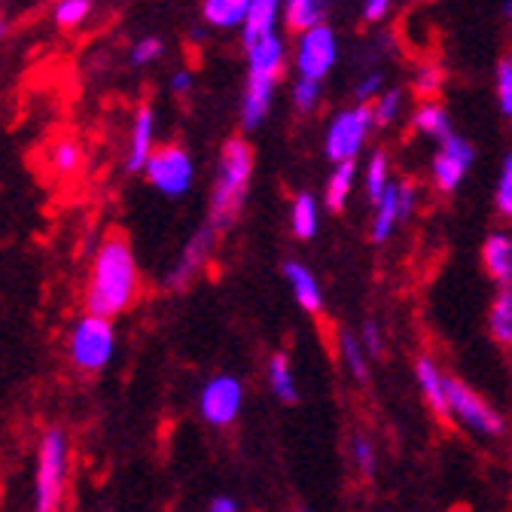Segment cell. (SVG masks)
Listing matches in <instances>:
<instances>
[{
	"label": "cell",
	"instance_id": "obj_1",
	"mask_svg": "<svg viewBox=\"0 0 512 512\" xmlns=\"http://www.w3.org/2000/svg\"><path fill=\"white\" fill-rule=\"evenodd\" d=\"M141 296V272L135 250L125 235H110L98 244L92 256V269L86 281V314L113 320L116 314H125Z\"/></svg>",
	"mask_w": 512,
	"mask_h": 512
},
{
	"label": "cell",
	"instance_id": "obj_2",
	"mask_svg": "<svg viewBox=\"0 0 512 512\" xmlns=\"http://www.w3.org/2000/svg\"><path fill=\"white\" fill-rule=\"evenodd\" d=\"M253 177V150L244 138H229L217 156L214 186H211V226L217 232L229 229L247 199Z\"/></svg>",
	"mask_w": 512,
	"mask_h": 512
},
{
	"label": "cell",
	"instance_id": "obj_3",
	"mask_svg": "<svg viewBox=\"0 0 512 512\" xmlns=\"http://www.w3.org/2000/svg\"><path fill=\"white\" fill-rule=\"evenodd\" d=\"M71 445L58 427L46 430L37 445V470H34V512H61L64 485H68Z\"/></svg>",
	"mask_w": 512,
	"mask_h": 512
},
{
	"label": "cell",
	"instance_id": "obj_4",
	"mask_svg": "<svg viewBox=\"0 0 512 512\" xmlns=\"http://www.w3.org/2000/svg\"><path fill=\"white\" fill-rule=\"evenodd\" d=\"M113 351H116V333H113L110 320L95 317V314H83L71 327L68 357L80 372L95 375V372L107 369V363L113 360Z\"/></svg>",
	"mask_w": 512,
	"mask_h": 512
},
{
	"label": "cell",
	"instance_id": "obj_5",
	"mask_svg": "<svg viewBox=\"0 0 512 512\" xmlns=\"http://www.w3.org/2000/svg\"><path fill=\"white\" fill-rule=\"evenodd\" d=\"M336 61H339V37L327 22L296 34V49H293L296 77L324 83L330 77V71L336 68Z\"/></svg>",
	"mask_w": 512,
	"mask_h": 512
},
{
	"label": "cell",
	"instance_id": "obj_6",
	"mask_svg": "<svg viewBox=\"0 0 512 512\" xmlns=\"http://www.w3.org/2000/svg\"><path fill=\"white\" fill-rule=\"evenodd\" d=\"M372 128V107L369 104H357V107H345L339 110L324 135V153L330 162L342 165V162H354L357 153L366 144V135Z\"/></svg>",
	"mask_w": 512,
	"mask_h": 512
},
{
	"label": "cell",
	"instance_id": "obj_7",
	"mask_svg": "<svg viewBox=\"0 0 512 512\" xmlns=\"http://www.w3.org/2000/svg\"><path fill=\"white\" fill-rule=\"evenodd\" d=\"M144 174L150 186H156L162 196L180 199L189 192L192 180H196V165H192V156L180 144H156Z\"/></svg>",
	"mask_w": 512,
	"mask_h": 512
},
{
	"label": "cell",
	"instance_id": "obj_8",
	"mask_svg": "<svg viewBox=\"0 0 512 512\" xmlns=\"http://www.w3.org/2000/svg\"><path fill=\"white\" fill-rule=\"evenodd\" d=\"M445 397H448V412H452L461 424L482 436H500L503 433V418L476 394L464 381L445 378Z\"/></svg>",
	"mask_w": 512,
	"mask_h": 512
},
{
	"label": "cell",
	"instance_id": "obj_9",
	"mask_svg": "<svg viewBox=\"0 0 512 512\" xmlns=\"http://www.w3.org/2000/svg\"><path fill=\"white\" fill-rule=\"evenodd\" d=\"M244 384L235 375H214L199 397V412L211 427H229L241 415Z\"/></svg>",
	"mask_w": 512,
	"mask_h": 512
},
{
	"label": "cell",
	"instance_id": "obj_10",
	"mask_svg": "<svg viewBox=\"0 0 512 512\" xmlns=\"http://www.w3.org/2000/svg\"><path fill=\"white\" fill-rule=\"evenodd\" d=\"M473 159H476V150L470 141H464L461 135H448L430 162L433 186L439 192H455L461 186V180L467 177V171L473 168Z\"/></svg>",
	"mask_w": 512,
	"mask_h": 512
},
{
	"label": "cell",
	"instance_id": "obj_11",
	"mask_svg": "<svg viewBox=\"0 0 512 512\" xmlns=\"http://www.w3.org/2000/svg\"><path fill=\"white\" fill-rule=\"evenodd\" d=\"M217 238H220V232H217L211 223L202 226L196 235H192V238L186 241V247L180 250L177 263L171 266V272H168V278H165V287H168V290H186V287L192 284V278H196V275L208 266Z\"/></svg>",
	"mask_w": 512,
	"mask_h": 512
},
{
	"label": "cell",
	"instance_id": "obj_12",
	"mask_svg": "<svg viewBox=\"0 0 512 512\" xmlns=\"http://www.w3.org/2000/svg\"><path fill=\"white\" fill-rule=\"evenodd\" d=\"M156 150V107L141 104L132 116V132H128V147H125V171H144L147 159Z\"/></svg>",
	"mask_w": 512,
	"mask_h": 512
},
{
	"label": "cell",
	"instance_id": "obj_13",
	"mask_svg": "<svg viewBox=\"0 0 512 512\" xmlns=\"http://www.w3.org/2000/svg\"><path fill=\"white\" fill-rule=\"evenodd\" d=\"M244 58H247V74L250 77L281 80V74L287 68V43H284L281 31L247 43L244 46Z\"/></svg>",
	"mask_w": 512,
	"mask_h": 512
},
{
	"label": "cell",
	"instance_id": "obj_14",
	"mask_svg": "<svg viewBox=\"0 0 512 512\" xmlns=\"http://www.w3.org/2000/svg\"><path fill=\"white\" fill-rule=\"evenodd\" d=\"M275 89H278V80H266V77H250L244 80V92H241V125L247 128H260L263 119L269 116L272 110V101H275Z\"/></svg>",
	"mask_w": 512,
	"mask_h": 512
},
{
	"label": "cell",
	"instance_id": "obj_15",
	"mask_svg": "<svg viewBox=\"0 0 512 512\" xmlns=\"http://www.w3.org/2000/svg\"><path fill=\"white\" fill-rule=\"evenodd\" d=\"M281 13H284V0H250L247 4V19L241 28V46L278 34L281 25Z\"/></svg>",
	"mask_w": 512,
	"mask_h": 512
},
{
	"label": "cell",
	"instance_id": "obj_16",
	"mask_svg": "<svg viewBox=\"0 0 512 512\" xmlns=\"http://www.w3.org/2000/svg\"><path fill=\"white\" fill-rule=\"evenodd\" d=\"M482 266L494 284L503 290L512 287V235L506 232H491L482 247Z\"/></svg>",
	"mask_w": 512,
	"mask_h": 512
},
{
	"label": "cell",
	"instance_id": "obj_17",
	"mask_svg": "<svg viewBox=\"0 0 512 512\" xmlns=\"http://www.w3.org/2000/svg\"><path fill=\"white\" fill-rule=\"evenodd\" d=\"M327 10H330V0H284L281 25L290 34H302V31H311L317 25H324L327 22Z\"/></svg>",
	"mask_w": 512,
	"mask_h": 512
},
{
	"label": "cell",
	"instance_id": "obj_18",
	"mask_svg": "<svg viewBox=\"0 0 512 512\" xmlns=\"http://www.w3.org/2000/svg\"><path fill=\"white\" fill-rule=\"evenodd\" d=\"M415 375H418L421 394L430 403L433 415L436 418H448V415H452V412H448V397H445V375L439 372V366L430 357H421L415 363Z\"/></svg>",
	"mask_w": 512,
	"mask_h": 512
},
{
	"label": "cell",
	"instance_id": "obj_19",
	"mask_svg": "<svg viewBox=\"0 0 512 512\" xmlns=\"http://www.w3.org/2000/svg\"><path fill=\"white\" fill-rule=\"evenodd\" d=\"M400 220H403V217H400V183L391 180L388 189H384V196H381L378 205H375V217H372V229H369L372 241H375V244L388 241Z\"/></svg>",
	"mask_w": 512,
	"mask_h": 512
},
{
	"label": "cell",
	"instance_id": "obj_20",
	"mask_svg": "<svg viewBox=\"0 0 512 512\" xmlns=\"http://www.w3.org/2000/svg\"><path fill=\"white\" fill-rule=\"evenodd\" d=\"M250 0H202V19L217 31H241Z\"/></svg>",
	"mask_w": 512,
	"mask_h": 512
},
{
	"label": "cell",
	"instance_id": "obj_21",
	"mask_svg": "<svg viewBox=\"0 0 512 512\" xmlns=\"http://www.w3.org/2000/svg\"><path fill=\"white\" fill-rule=\"evenodd\" d=\"M284 275H287L290 290H293V296H296V302H299V308H302V311L317 314L320 308H324V296H320L317 278H314L302 263L290 260V263L284 266Z\"/></svg>",
	"mask_w": 512,
	"mask_h": 512
},
{
	"label": "cell",
	"instance_id": "obj_22",
	"mask_svg": "<svg viewBox=\"0 0 512 512\" xmlns=\"http://www.w3.org/2000/svg\"><path fill=\"white\" fill-rule=\"evenodd\" d=\"M412 128L418 135L442 144L448 135H452V119H448V110L439 101H421L412 113Z\"/></svg>",
	"mask_w": 512,
	"mask_h": 512
},
{
	"label": "cell",
	"instance_id": "obj_23",
	"mask_svg": "<svg viewBox=\"0 0 512 512\" xmlns=\"http://www.w3.org/2000/svg\"><path fill=\"white\" fill-rule=\"evenodd\" d=\"M488 330L497 345L512 348V287H506L494 296L491 314H488Z\"/></svg>",
	"mask_w": 512,
	"mask_h": 512
},
{
	"label": "cell",
	"instance_id": "obj_24",
	"mask_svg": "<svg viewBox=\"0 0 512 512\" xmlns=\"http://www.w3.org/2000/svg\"><path fill=\"white\" fill-rule=\"evenodd\" d=\"M354 177H357V165L354 162H342L333 168L330 180H327V189H324V205L330 211H342L348 205V196H351V189H354Z\"/></svg>",
	"mask_w": 512,
	"mask_h": 512
},
{
	"label": "cell",
	"instance_id": "obj_25",
	"mask_svg": "<svg viewBox=\"0 0 512 512\" xmlns=\"http://www.w3.org/2000/svg\"><path fill=\"white\" fill-rule=\"evenodd\" d=\"M46 165H49L52 174H58V177H71V174H77L80 165H83V150H80V144H77L74 138H61V141H55V144L46 150Z\"/></svg>",
	"mask_w": 512,
	"mask_h": 512
},
{
	"label": "cell",
	"instance_id": "obj_26",
	"mask_svg": "<svg viewBox=\"0 0 512 512\" xmlns=\"http://www.w3.org/2000/svg\"><path fill=\"white\" fill-rule=\"evenodd\" d=\"M290 229L299 241H308L317 235V202L308 196V192L296 196L290 205Z\"/></svg>",
	"mask_w": 512,
	"mask_h": 512
},
{
	"label": "cell",
	"instance_id": "obj_27",
	"mask_svg": "<svg viewBox=\"0 0 512 512\" xmlns=\"http://www.w3.org/2000/svg\"><path fill=\"white\" fill-rule=\"evenodd\" d=\"M269 388L272 394L281 400V403H296V381H293V369L287 363V357L278 351L272 360H269Z\"/></svg>",
	"mask_w": 512,
	"mask_h": 512
},
{
	"label": "cell",
	"instance_id": "obj_28",
	"mask_svg": "<svg viewBox=\"0 0 512 512\" xmlns=\"http://www.w3.org/2000/svg\"><path fill=\"white\" fill-rule=\"evenodd\" d=\"M391 183V171H388V156L381 150H375L366 162V199L372 205H378V199L384 196V189Z\"/></svg>",
	"mask_w": 512,
	"mask_h": 512
},
{
	"label": "cell",
	"instance_id": "obj_29",
	"mask_svg": "<svg viewBox=\"0 0 512 512\" xmlns=\"http://www.w3.org/2000/svg\"><path fill=\"white\" fill-rule=\"evenodd\" d=\"M92 16V0H55L52 7V22L64 31L80 28Z\"/></svg>",
	"mask_w": 512,
	"mask_h": 512
},
{
	"label": "cell",
	"instance_id": "obj_30",
	"mask_svg": "<svg viewBox=\"0 0 512 512\" xmlns=\"http://www.w3.org/2000/svg\"><path fill=\"white\" fill-rule=\"evenodd\" d=\"M442 86H445V68H442V64H436V61L418 64V71H415V77H412L415 95H421L424 101H433V95H439Z\"/></svg>",
	"mask_w": 512,
	"mask_h": 512
},
{
	"label": "cell",
	"instance_id": "obj_31",
	"mask_svg": "<svg viewBox=\"0 0 512 512\" xmlns=\"http://www.w3.org/2000/svg\"><path fill=\"white\" fill-rule=\"evenodd\" d=\"M369 107H372V125L388 128V125H394V122L400 119V113H403V92H400V89H384Z\"/></svg>",
	"mask_w": 512,
	"mask_h": 512
},
{
	"label": "cell",
	"instance_id": "obj_32",
	"mask_svg": "<svg viewBox=\"0 0 512 512\" xmlns=\"http://www.w3.org/2000/svg\"><path fill=\"white\" fill-rule=\"evenodd\" d=\"M339 351H342V360H345L348 372L357 381H366L369 378V369H366V351H363L360 339L354 333H342L339 336Z\"/></svg>",
	"mask_w": 512,
	"mask_h": 512
},
{
	"label": "cell",
	"instance_id": "obj_33",
	"mask_svg": "<svg viewBox=\"0 0 512 512\" xmlns=\"http://www.w3.org/2000/svg\"><path fill=\"white\" fill-rule=\"evenodd\" d=\"M165 52V43L153 34L147 37H138L132 46H128V61L135 64V68H150V64H156Z\"/></svg>",
	"mask_w": 512,
	"mask_h": 512
},
{
	"label": "cell",
	"instance_id": "obj_34",
	"mask_svg": "<svg viewBox=\"0 0 512 512\" xmlns=\"http://www.w3.org/2000/svg\"><path fill=\"white\" fill-rule=\"evenodd\" d=\"M494 95H497V107L503 110V116L512 119V58H503L494 71Z\"/></svg>",
	"mask_w": 512,
	"mask_h": 512
},
{
	"label": "cell",
	"instance_id": "obj_35",
	"mask_svg": "<svg viewBox=\"0 0 512 512\" xmlns=\"http://www.w3.org/2000/svg\"><path fill=\"white\" fill-rule=\"evenodd\" d=\"M494 205L506 220H512V153L503 159V168H500V177H497V192H494Z\"/></svg>",
	"mask_w": 512,
	"mask_h": 512
},
{
	"label": "cell",
	"instance_id": "obj_36",
	"mask_svg": "<svg viewBox=\"0 0 512 512\" xmlns=\"http://www.w3.org/2000/svg\"><path fill=\"white\" fill-rule=\"evenodd\" d=\"M320 92H324V83H314V80H302L296 77L293 83V107L299 113H311L320 104Z\"/></svg>",
	"mask_w": 512,
	"mask_h": 512
},
{
	"label": "cell",
	"instance_id": "obj_37",
	"mask_svg": "<svg viewBox=\"0 0 512 512\" xmlns=\"http://www.w3.org/2000/svg\"><path fill=\"white\" fill-rule=\"evenodd\" d=\"M381 92H384V77H381V71H369V74H363V77H360V83H357V89H354V95H357V101H360V104H372Z\"/></svg>",
	"mask_w": 512,
	"mask_h": 512
},
{
	"label": "cell",
	"instance_id": "obj_38",
	"mask_svg": "<svg viewBox=\"0 0 512 512\" xmlns=\"http://www.w3.org/2000/svg\"><path fill=\"white\" fill-rule=\"evenodd\" d=\"M354 461H357V470L363 476H372L375 473V448L366 436H357L354 439Z\"/></svg>",
	"mask_w": 512,
	"mask_h": 512
},
{
	"label": "cell",
	"instance_id": "obj_39",
	"mask_svg": "<svg viewBox=\"0 0 512 512\" xmlns=\"http://www.w3.org/2000/svg\"><path fill=\"white\" fill-rule=\"evenodd\" d=\"M168 89H171V95H189L192 89H196V74H192L189 68H180V71H174L171 74V80H168Z\"/></svg>",
	"mask_w": 512,
	"mask_h": 512
},
{
	"label": "cell",
	"instance_id": "obj_40",
	"mask_svg": "<svg viewBox=\"0 0 512 512\" xmlns=\"http://www.w3.org/2000/svg\"><path fill=\"white\" fill-rule=\"evenodd\" d=\"M391 7H394V0H363L360 16H363V22H381L391 13Z\"/></svg>",
	"mask_w": 512,
	"mask_h": 512
},
{
	"label": "cell",
	"instance_id": "obj_41",
	"mask_svg": "<svg viewBox=\"0 0 512 512\" xmlns=\"http://www.w3.org/2000/svg\"><path fill=\"white\" fill-rule=\"evenodd\" d=\"M360 345H363V351H369L372 357L381 354V330H378L375 320H366V324H363V339H360Z\"/></svg>",
	"mask_w": 512,
	"mask_h": 512
},
{
	"label": "cell",
	"instance_id": "obj_42",
	"mask_svg": "<svg viewBox=\"0 0 512 512\" xmlns=\"http://www.w3.org/2000/svg\"><path fill=\"white\" fill-rule=\"evenodd\" d=\"M208 512H238V503L232 497H214Z\"/></svg>",
	"mask_w": 512,
	"mask_h": 512
},
{
	"label": "cell",
	"instance_id": "obj_43",
	"mask_svg": "<svg viewBox=\"0 0 512 512\" xmlns=\"http://www.w3.org/2000/svg\"><path fill=\"white\" fill-rule=\"evenodd\" d=\"M4 31H7V19H4V13H0V37H4Z\"/></svg>",
	"mask_w": 512,
	"mask_h": 512
},
{
	"label": "cell",
	"instance_id": "obj_44",
	"mask_svg": "<svg viewBox=\"0 0 512 512\" xmlns=\"http://www.w3.org/2000/svg\"><path fill=\"white\" fill-rule=\"evenodd\" d=\"M452 512H470V509H467V506H455Z\"/></svg>",
	"mask_w": 512,
	"mask_h": 512
},
{
	"label": "cell",
	"instance_id": "obj_45",
	"mask_svg": "<svg viewBox=\"0 0 512 512\" xmlns=\"http://www.w3.org/2000/svg\"><path fill=\"white\" fill-rule=\"evenodd\" d=\"M506 13L512 16V0H506Z\"/></svg>",
	"mask_w": 512,
	"mask_h": 512
},
{
	"label": "cell",
	"instance_id": "obj_46",
	"mask_svg": "<svg viewBox=\"0 0 512 512\" xmlns=\"http://www.w3.org/2000/svg\"><path fill=\"white\" fill-rule=\"evenodd\" d=\"M299 512H305V509H299Z\"/></svg>",
	"mask_w": 512,
	"mask_h": 512
},
{
	"label": "cell",
	"instance_id": "obj_47",
	"mask_svg": "<svg viewBox=\"0 0 512 512\" xmlns=\"http://www.w3.org/2000/svg\"><path fill=\"white\" fill-rule=\"evenodd\" d=\"M0 4H4V0H0Z\"/></svg>",
	"mask_w": 512,
	"mask_h": 512
}]
</instances>
